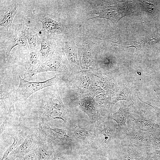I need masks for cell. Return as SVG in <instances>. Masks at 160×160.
Masks as SVG:
<instances>
[{
	"label": "cell",
	"instance_id": "d590c367",
	"mask_svg": "<svg viewBox=\"0 0 160 160\" xmlns=\"http://www.w3.org/2000/svg\"><path fill=\"white\" fill-rule=\"evenodd\" d=\"M90 160L85 156H81L78 158L77 160Z\"/></svg>",
	"mask_w": 160,
	"mask_h": 160
},
{
	"label": "cell",
	"instance_id": "f546056e",
	"mask_svg": "<svg viewBox=\"0 0 160 160\" xmlns=\"http://www.w3.org/2000/svg\"><path fill=\"white\" fill-rule=\"evenodd\" d=\"M15 111L14 105L10 108L9 110L6 114L5 119L0 127V135L5 130L8 123L12 118Z\"/></svg>",
	"mask_w": 160,
	"mask_h": 160
},
{
	"label": "cell",
	"instance_id": "ffe728a7",
	"mask_svg": "<svg viewBox=\"0 0 160 160\" xmlns=\"http://www.w3.org/2000/svg\"><path fill=\"white\" fill-rule=\"evenodd\" d=\"M133 104L134 103H131L126 105L121 101L118 110L108 117V118L114 121L117 123L118 125L117 129L127 128L126 123L128 116L130 112L137 109Z\"/></svg>",
	"mask_w": 160,
	"mask_h": 160
},
{
	"label": "cell",
	"instance_id": "6da1fadb",
	"mask_svg": "<svg viewBox=\"0 0 160 160\" xmlns=\"http://www.w3.org/2000/svg\"><path fill=\"white\" fill-rule=\"evenodd\" d=\"M67 73H60L53 77L42 82H29L22 78L18 75L19 84L17 88L14 90L17 101L25 103L33 94L45 87L54 85L57 87L66 82L65 79Z\"/></svg>",
	"mask_w": 160,
	"mask_h": 160
},
{
	"label": "cell",
	"instance_id": "e575fe53",
	"mask_svg": "<svg viewBox=\"0 0 160 160\" xmlns=\"http://www.w3.org/2000/svg\"><path fill=\"white\" fill-rule=\"evenodd\" d=\"M142 2L143 4L144 7L148 12L149 13H152L154 12V8L153 7V4L145 1Z\"/></svg>",
	"mask_w": 160,
	"mask_h": 160
},
{
	"label": "cell",
	"instance_id": "44dd1931",
	"mask_svg": "<svg viewBox=\"0 0 160 160\" xmlns=\"http://www.w3.org/2000/svg\"><path fill=\"white\" fill-rule=\"evenodd\" d=\"M39 20L42 23V27L40 32L50 36L61 33L63 30L60 23L47 15H41Z\"/></svg>",
	"mask_w": 160,
	"mask_h": 160
},
{
	"label": "cell",
	"instance_id": "d6a6232c",
	"mask_svg": "<svg viewBox=\"0 0 160 160\" xmlns=\"http://www.w3.org/2000/svg\"><path fill=\"white\" fill-rule=\"evenodd\" d=\"M15 160H37L33 151L25 156L17 158Z\"/></svg>",
	"mask_w": 160,
	"mask_h": 160
},
{
	"label": "cell",
	"instance_id": "4dcf8cb0",
	"mask_svg": "<svg viewBox=\"0 0 160 160\" xmlns=\"http://www.w3.org/2000/svg\"><path fill=\"white\" fill-rule=\"evenodd\" d=\"M154 90L156 94V95L157 97L159 100L160 102V98L157 95V93L156 90L154 89ZM137 98L138 99L140 102H141L144 103H145L149 105L150 106L152 107L154 109V111H153V112L154 113H155V117L156 118V120L158 122H160V107H157L155 106H154L152 105H151L150 104L148 103H147L146 102L143 101V100H141L140 98L139 97L137 93Z\"/></svg>",
	"mask_w": 160,
	"mask_h": 160
},
{
	"label": "cell",
	"instance_id": "9c48e42d",
	"mask_svg": "<svg viewBox=\"0 0 160 160\" xmlns=\"http://www.w3.org/2000/svg\"><path fill=\"white\" fill-rule=\"evenodd\" d=\"M151 146L137 145L130 142L119 145L118 151V160H144L149 153Z\"/></svg>",
	"mask_w": 160,
	"mask_h": 160
},
{
	"label": "cell",
	"instance_id": "30bf717a",
	"mask_svg": "<svg viewBox=\"0 0 160 160\" xmlns=\"http://www.w3.org/2000/svg\"><path fill=\"white\" fill-rule=\"evenodd\" d=\"M121 140H128L132 143L139 146H151V140L149 132L132 128L116 129L115 139Z\"/></svg>",
	"mask_w": 160,
	"mask_h": 160
},
{
	"label": "cell",
	"instance_id": "484cf974",
	"mask_svg": "<svg viewBox=\"0 0 160 160\" xmlns=\"http://www.w3.org/2000/svg\"><path fill=\"white\" fill-rule=\"evenodd\" d=\"M132 94L131 90L127 86L119 87L117 92L114 95L116 97V98L112 101L111 108L117 102L120 101L125 100L130 104L134 103L131 98Z\"/></svg>",
	"mask_w": 160,
	"mask_h": 160
},
{
	"label": "cell",
	"instance_id": "7402d4cb",
	"mask_svg": "<svg viewBox=\"0 0 160 160\" xmlns=\"http://www.w3.org/2000/svg\"><path fill=\"white\" fill-rule=\"evenodd\" d=\"M78 104L80 108L88 115L89 122H95L98 120L97 110L93 97L86 96L81 98Z\"/></svg>",
	"mask_w": 160,
	"mask_h": 160
},
{
	"label": "cell",
	"instance_id": "277c9868",
	"mask_svg": "<svg viewBox=\"0 0 160 160\" xmlns=\"http://www.w3.org/2000/svg\"><path fill=\"white\" fill-rule=\"evenodd\" d=\"M145 111L137 109L130 112L127 118L126 123L128 128L134 129L146 132L158 131L160 125L150 118L152 115L144 116Z\"/></svg>",
	"mask_w": 160,
	"mask_h": 160
},
{
	"label": "cell",
	"instance_id": "cb8c5ba5",
	"mask_svg": "<svg viewBox=\"0 0 160 160\" xmlns=\"http://www.w3.org/2000/svg\"><path fill=\"white\" fill-rule=\"evenodd\" d=\"M25 57V67L27 71H31L36 69L41 63L39 50L28 48Z\"/></svg>",
	"mask_w": 160,
	"mask_h": 160
},
{
	"label": "cell",
	"instance_id": "ba28073f",
	"mask_svg": "<svg viewBox=\"0 0 160 160\" xmlns=\"http://www.w3.org/2000/svg\"><path fill=\"white\" fill-rule=\"evenodd\" d=\"M113 120L108 118H105L98 119L95 122L96 135H102L104 137V141L97 148V150L101 146H103L104 156L110 145L111 142L116 138L117 124Z\"/></svg>",
	"mask_w": 160,
	"mask_h": 160
},
{
	"label": "cell",
	"instance_id": "8992f818",
	"mask_svg": "<svg viewBox=\"0 0 160 160\" xmlns=\"http://www.w3.org/2000/svg\"><path fill=\"white\" fill-rule=\"evenodd\" d=\"M128 4H122L109 6L104 7L99 11H93L90 14L98 15L96 17L91 18H102L111 20L114 25H116L123 17L133 13Z\"/></svg>",
	"mask_w": 160,
	"mask_h": 160
},
{
	"label": "cell",
	"instance_id": "d4e9b609",
	"mask_svg": "<svg viewBox=\"0 0 160 160\" xmlns=\"http://www.w3.org/2000/svg\"><path fill=\"white\" fill-rule=\"evenodd\" d=\"M79 56L81 70H89L97 68L94 55L90 50H84Z\"/></svg>",
	"mask_w": 160,
	"mask_h": 160
},
{
	"label": "cell",
	"instance_id": "1f68e13d",
	"mask_svg": "<svg viewBox=\"0 0 160 160\" xmlns=\"http://www.w3.org/2000/svg\"><path fill=\"white\" fill-rule=\"evenodd\" d=\"M144 160H160V150L153 149L152 152L148 153Z\"/></svg>",
	"mask_w": 160,
	"mask_h": 160
},
{
	"label": "cell",
	"instance_id": "7c38bea8",
	"mask_svg": "<svg viewBox=\"0 0 160 160\" xmlns=\"http://www.w3.org/2000/svg\"><path fill=\"white\" fill-rule=\"evenodd\" d=\"M71 133L74 143L91 145L96 135L95 122H89L84 126H76Z\"/></svg>",
	"mask_w": 160,
	"mask_h": 160
},
{
	"label": "cell",
	"instance_id": "d6986e66",
	"mask_svg": "<svg viewBox=\"0 0 160 160\" xmlns=\"http://www.w3.org/2000/svg\"><path fill=\"white\" fill-rule=\"evenodd\" d=\"M0 101L1 110L2 109L7 111L17 102L14 91L11 89L7 82L0 78Z\"/></svg>",
	"mask_w": 160,
	"mask_h": 160
},
{
	"label": "cell",
	"instance_id": "603a6c76",
	"mask_svg": "<svg viewBox=\"0 0 160 160\" xmlns=\"http://www.w3.org/2000/svg\"><path fill=\"white\" fill-rule=\"evenodd\" d=\"M54 150L52 143L42 139L36 145L33 151L37 160H49L53 154Z\"/></svg>",
	"mask_w": 160,
	"mask_h": 160
},
{
	"label": "cell",
	"instance_id": "5b68a950",
	"mask_svg": "<svg viewBox=\"0 0 160 160\" xmlns=\"http://www.w3.org/2000/svg\"><path fill=\"white\" fill-rule=\"evenodd\" d=\"M61 53L60 52L52 59L41 63L35 69L25 72L24 77H31L38 73L48 71L67 74L72 73L69 67L66 57H63Z\"/></svg>",
	"mask_w": 160,
	"mask_h": 160
},
{
	"label": "cell",
	"instance_id": "7a4b0ae2",
	"mask_svg": "<svg viewBox=\"0 0 160 160\" xmlns=\"http://www.w3.org/2000/svg\"><path fill=\"white\" fill-rule=\"evenodd\" d=\"M40 107L44 110L41 116L43 121H49L55 119H61L64 122H69L71 121V111L62 101L57 87L55 86L52 94Z\"/></svg>",
	"mask_w": 160,
	"mask_h": 160
},
{
	"label": "cell",
	"instance_id": "ac0fdd59",
	"mask_svg": "<svg viewBox=\"0 0 160 160\" xmlns=\"http://www.w3.org/2000/svg\"><path fill=\"white\" fill-rule=\"evenodd\" d=\"M18 9L15 1H9L4 7H0V26L5 27L8 32L12 25L13 18Z\"/></svg>",
	"mask_w": 160,
	"mask_h": 160
},
{
	"label": "cell",
	"instance_id": "e0dca14e",
	"mask_svg": "<svg viewBox=\"0 0 160 160\" xmlns=\"http://www.w3.org/2000/svg\"><path fill=\"white\" fill-rule=\"evenodd\" d=\"M62 46V49L71 72L74 73L81 70L75 44L72 41H66L63 43Z\"/></svg>",
	"mask_w": 160,
	"mask_h": 160
},
{
	"label": "cell",
	"instance_id": "9a60e30c",
	"mask_svg": "<svg viewBox=\"0 0 160 160\" xmlns=\"http://www.w3.org/2000/svg\"><path fill=\"white\" fill-rule=\"evenodd\" d=\"M42 139L39 132L29 135L19 147L4 160H15L17 158L25 156L33 150L36 145Z\"/></svg>",
	"mask_w": 160,
	"mask_h": 160
},
{
	"label": "cell",
	"instance_id": "f1b7e54d",
	"mask_svg": "<svg viewBox=\"0 0 160 160\" xmlns=\"http://www.w3.org/2000/svg\"><path fill=\"white\" fill-rule=\"evenodd\" d=\"M149 133L151 147L153 149L160 150V131Z\"/></svg>",
	"mask_w": 160,
	"mask_h": 160
},
{
	"label": "cell",
	"instance_id": "4fadbf2b",
	"mask_svg": "<svg viewBox=\"0 0 160 160\" xmlns=\"http://www.w3.org/2000/svg\"><path fill=\"white\" fill-rule=\"evenodd\" d=\"M38 34L41 45L39 53L42 63L52 59L60 52L53 36L47 35L40 31Z\"/></svg>",
	"mask_w": 160,
	"mask_h": 160
},
{
	"label": "cell",
	"instance_id": "836d02e7",
	"mask_svg": "<svg viewBox=\"0 0 160 160\" xmlns=\"http://www.w3.org/2000/svg\"><path fill=\"white\" fill-rule=\"evenodd\" d=\"M54 156L51 160H67V157L60 151L54 150L53 154Z\"/></svg>",
	"mask_w": 160,
	"mask_h": 160
},
{
	"label": "cell",
	"instance_id": "4316f807",
	"mask_svg": "<svg viewBox=\"0 0 160 160\" xmlns=\"http://www.w3.org/2000/svg\"><path fill=\"white\" fill-rule=\"evenodd\" d=\"M22 132L20 131L16 130L10 133V135L13 139V141L4 153L1 160H4L6 158L9 154L12 151L19 147L23 142L24 140L21 136Z\"/></svg>",
	"mask_w": 160,
	"mask_h": 160
},
{
	"label": "cell",
	"instance_id": "5bb4252c",
	"mask_svg": "<svg viewBox=\"0 0 160 160\" xmlns=\"http://www.w3.org/2000/svg\"><path fill=\"white\" fill-rule=\"evenodd\" d=\"M72 87L80 98L87 96L89 89L94 80L90 70H81L75 73Z\"/></svg>",
	"mask_w": 160,
	"mask_h": 160
},
{
	"label": "cell",
	"instance_id": "83f0119b",
	"mask_svg": "<svg viewBox=\"0 0 160 160\" xmlns=\"http://www.w3.org/2000/svg\"><path fill=\"white\" fill-rule=\"evenodd\" d=\"M25 34L28 47L31 49L39 50L41 45L38 33L31 28H27L25 30Z\"/></svg>",
	"mask_w": 160,
	"mask_h": 160
},
{
	"label": "cell",
	"instance_id": "3957f363",
	"mask_svg": "<svg viewBox=\"0 0 160 160\" xmlns=\"http://www.w3.org/2000/svg\"><path fill=\"white\" fill-rule=\"evenodd\" d=\"M39 133L42 139L62 147H70L74 144L73 137L66 133L65 128H51L45 122L39 124Z\"/></svg>",
	"mask_w": 160,
	"mask_h": 160
},
{
	"label": "cell",
	"instance_id": "52a82bcc",
	"mask_svg": "<svg viewBox=\"0 0 160 160\" xmlns=\"http://www.w3.org/2000/svg\"><path fill=\"white\" fill-rule=\"evenodd\" d=\"M27 28L23 24L12 25L8 32L6 44V56L8 57L12 49L18 46L25 49L29 47L26 37Z\"/></svg>",
	"mask_w": 160,
	"mask_h": 160
},
{
	"label": "cell",
	"instance_id": "8fae6325",
	"mask_svg": "<svg viewBox=\"0 0 160 160\" xmlns=\"http://www.w3.org/2000/svg\"><path fill=\"white\" fill-rule=\"evenodd\" d=\"M89 70L95 82L106 92L114 96L119 87L112 74L98 68Z\"/></svg>",
	"mask_w": 160,
	"mask_h": 160
},
{
	"label": "cell",
	"instance_id": "2e32d148",
	"mask_svg": "<svg viewBox=\"0 0 160 160\" xmlns=\"http://www.w3.org/2000/svg\"><path fill=\"white\" fill-rule=\"evenodd\" d=\"M112 96L111 93L105 92H102L93 97L97 110L98 120L108 118L111 115Z\"/></svg>",
	"mask_w": 160,
	"mask_h": 160
}]
</instances>
